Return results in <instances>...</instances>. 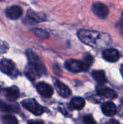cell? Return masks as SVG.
Wrapping results in <instances>:
<instances>
[{"instance_id":"cell-25","label":"cell","mask_w":123,"mask_h":124,"mask_svg":"<svg viewBox=\"0 0 123 124\" xmlns=\"http://www.w3.org/2000/svg\"><path fill=\"white\" fill-rule=\"evenodd\" d=\"M107 124H120V123H119L117 121H116V120H115V119H112V120L109 121Z\"/></svg>"},{"instance_id":"cell-24","label":"cell","mask_w":123,"mask_h":124,"mask_svg":"<svg viewBox=\"0 0 123 124\" xmlns=\"http://www.w3.org/2000/svg\"><path fill=\"white\" fill-rule=\"evenodd\" d=\"M28 124H45L41 121H29Z\"/></svg>"},{"instance_id":"cell-3","label":"cell","mask_w":123,"mask_h":124,"mask_svg":"<svg viewBox=\"0 0 123 124\" xmlns=\"http://www.w3.org/2000/svg\"><path fill=\"white\" fill-rule=\"evenodd\" d=\"M22 105L24 108L36 116H40L43 113L44 108L40 105L34 99H27L22 102Z\"/></svg>"},{"instance_id":"cell-14","label":"cell","mask_w":123,"mask_h":124,"mask_svg":"<svg viewBox=\"0 0 123 124\" xmlns=\"http://www.w3.org/2000/svg\"><path fill=\"white\" fill-rule=\"evenodd\" d=\"M20 110L17 104H9L0 100V111L7 113H17Z\"/></svg>"},{"instance_id":"cell-9","label":"cell","mask_w":123,"mask_h":124,"mask_svg":"<svg viewBox=\"0 0 123 124\" xmlns=\"http://www.w3.org/2000/svg\"><path fill=\"white\" fill-rule=\"evenodd\" d=\"M2 94L9 100L14 101L20 97V90L16 86L5 88L2 90Z\"/></svg>"},{"instance_id":"cell-26","label":"cell","mask_w":123,"mask_h":124,"mask_svg":"<svg viewBox=\"0 0 123 124\" xmlns=\"http://www.w3.org/2000/svg\"><path fill=\"white\" fill-rule=\"evenodd\" d=\"M120 73H121V74H122V76H123V65L120 67Z\"/></svg>"},{"instance_id":"cell-5","label":"cell","mask_w":123,"mask_h":124,"mask_svg":"<svg viewBox=\"0 0 123 124\" xmlns=\"http://www.w3.org/2000/svg\"><path fill=\"white\" fill-rule=\"evenodd\" d=\"M0 70L8 76L14 75L16 71L15 65L11 60L2 59L0 61Z\"/></svg>"},{"instance_id":"cell-22","label":"cell","mask_w":123,"mask_h":124,"mask_svg":"<svg viewBox=\"0 0 123 124\" xmlns=\"http://www.w3.org/2000/svg\"><path fill=\"white\" fill-rule=\"evenodd\" d=\"M116 28L120 32L121 36H123V14H122V17L116 24Z\"/></svg>"},{"instance_id":"cell-6","label":"cell","mask_w":123,"mask_h":124,"mask_svg":"<svg viewBox=\"0 0 123 124\" xmlns=\"http://www.w3.org/2000/svg\"><path fill=\"white\" fill-rule=\"evenodd\" d=\"M96 92L98 95L102 97L109 98V99H115L117 97V93L112 89L104 86L103 84H100L96 88Z\"/></svg>"},{"instance_id":"cell-27","label":"cell","mask_w":123,"mask_h":124,"mask_svg":"<svg viewBox=\"0 0 123 124\" xmlns=\"http://www.w3.org/2000/svg\"></svg>"},{"instance_id":"cell-18","label":"cell","mask_w":123,"mask_h":124,"mask_svg":"<svg viewBox=\"0 0 123 124\" xmlns=\"http://www.w3.org/2000/svg\"><path fill=\"white\" fill-rule=\"evenodd\" d=\"M93 62H94L93 56L91 54H88V53H86L84 55L83 61H82V63H83V68H84V70H86L88 68H90V67L93 64Z\"/></svg>"},{"instance_id":"cell-2","label":"cell","mask_w":123,"mask_h":124,"mask_svg":"<svg viewBox=\"0 0 123 124\" xmlns=\"http://www.w3.org/2000/svg\"><path fill=\"white\" fill-rule=\"evenodd\" d=\"M80 40L86 45L91 47H96L99 45V39H101V33L96 31L82 29L78 33Z\"/></svg>"},{"instance_id":"cell-17","label":"cell","mask_w":123,"mask_h":124,"mask_svg":"<svg viewBox=\"0 0 123 124\" xmlns=\"http://www.w3.org/2000/svg\"><path fill=\"white\" fill-rule=\"evenodd\" d=\"M27 15L29 19L32 20L34 22H41V21H43L46 20L44 15L41 13H37L32 10H28Z\"/></svg>"},{"instance_id":"cell-13","label":"cell","mask_w":123,"mask_h":124,"mask_svg":"<svg viewBox=\"0 0 123 124\" xmlns=\"http://www.w3.org/2000/svg\"><path fill=\"white\" fill-rule=\"evenodd\" d=\"M101 110L103 113L107 116H112L117 113V107L112 102H107L101 106Z\"/></svg>"},{"instance_id":"cell-1","label":"cell","mask_w":123,"mask_h":124,"mask_svg":"<svg viewBox=\"0 0 123 124\" xmlns=\"http://www.w3.org/2000/svg\"><path fill=\"white\" fill-rule=\"evenodd\" d=\"M27 56L28 57V66L26 68L25 74L29 79L33 81L46 73L45 65L34 52L28 49Z\"/></svg>"},{"instance_id":"cell-23","label":"cell","mask_w":123,"mask_h":124,"mask_svg":"<svg viewBox=\"0 0 123 124\" xmlns=\"http://www.w3.org/2000/svg\"><path fill=\"white\" fill-rule=\"evenodd\" d=\"M83 122L85 124H96L94 119L91 116H86L83 118Z\"/></svg>"},{"instance_id":"cell-10","label":"cell","mask_w":123,"mask_h":124,"mask_svg":"<svg viewBox=\"0 0 123 124\" xmlns=\"http://www.w3.org/2000/svg\"><path fill=\"white\" fill-rule=\"evenodd\" d=\"M7 16L12 20H17L20 18L22 15V9L21 7L17 5H13L6 9L5 12Z\"/></svg>"},{"instance_id":"cell-15","label":"cell","mask_w":123,"mask_h":124,"mask_svg":"<svg viewBox=\"0 0 123 124\" xmlns=\"http://www.w3.org/2000/svg\"><path fill=\"white\" fill-rule=\"evenodd\" d=\"M85 104H86V102H85L84 99H83L82 97H74L72 99V100L70 103V108L72 110H79L84 108Z\"/></svg>"},{"instance_id":"cell-11","label":"cell","mask_w":123,"mask_h":124,"mask_svg":"<svg viewBox=\"0 0 123 124\" xmlns=\"http://www.w3.org/2000/svg\"><path fill=\"white\" fill-rule=\"evenodd\" d=\"M54 86H55V89H56L57 93L61 97L67 98V97L70 96L71 90L70 89V88L67 85L62 83L61 81L57 80L54 83Z\"/></svg>"},{"instance_id":"cell-20","label":"cell","mask_w":123,"mask_h":124,"mask_svg":"<svg viewBox=\"0 0 123 124\" xmlns=\"http://www.w3.org/2000/svg\"><path fill=\"white\" fill-rule=\"evenodd\" d=\"M33 33L38 37L41 38V39H46L49 37V33L47 31L43 30V29H40V28H35L33 30Z\"/></svg>"},{"instance_id":"cell-16","label":"cell","mask_w":123,"mask_h":124,"mask_svg":"<svg viewBox=\"0 0 123 124\" xmlns=\"http://www.w3.org/2000/svg\"><path fill=\"white\" fill-rule=\"evenodd\" d=\"M92 76L95 81H96L100 84H103L107 82V78L104 70H96L92 72Z\"/></svg>"},{"instance_id":"cell-7","label":"cell","mask_w":123,"mask_h":124,"mask_svg":"<svg viewBox=\"0 0 123 124\" xmlns=\"http://www.w3.org/2000/svg\"><path fill=\"white\" fill-rule=\"evenodd\" d=\"M36 89H37L38 92L41 96L46 97V98L51 97L54 93V90H53L52 87L49 84H48L45 82L38 83L36 86Z\"/></svg>"},{"instance_id":"cell-4","label":"cell","mask_w":123,"mask_h":124,"mask_svg":"<svg viewBox=\"0 0 123 124\" xmlns=\"http://www.w3.org/2000/svg\"><path fill=\"white\" fill-rule=\"evenodd\" d=\"M92 12L99 18L105 19L109 15L108 7L101 2H96L92 5Z\"/></svg>"},{"instance_id":"cell-12","label":"cell","mask_w":123,"mask_h":124,"mask_svg":"<svg viewBox=\"0 0 123 124\" xmlns=\"http://www.w3.org/2000/svg\"><path fill=\"white\" fill-rule=\"evenodd\" d=\"M103 57L108 62H115L120 58V53L115 49H107L103 52Z\"/></svg>"},{"instance_id":"cell-21","label":"cell","mask_w":123,"mask_h":124,"mask_svg":"<svg viewBox=\"0 0 123 124\" xmlns=\"http://www.w3.org/2000/svg\"><path fill=\"white\" fill-rule=\"evenodd\" d=\"M9 50V45L8 44L4 41L0 40V53H6Z\"/></svg>"},{"instance_id":"cell-19","label":"cell","mask_w":123,"mask_h":124,"mask_svg":"<svg viewBox=\"0 0 123 124\" xmlns=\"http://www.w3.org/2000/svg\"><path fill=\"white\" fill-rule=\"evenodd\" d=\"M2 122L3 124H18L17 118L11 115L4 116L2 118Z\"/></svg>"},{"instance_id":"cell-8","label":"cell","mask_w":123,"mask_h":124,"mask_svg":"<svg viewBox=\"0 0 123 124\" xmlns=\"http://www.w3.org/2000/svg\"><path fill=\"white\" fill-rule=\"evenodd\" d=\"M65 67L67 70L74 72L78 73L84 70V68L82 63V61L76 60L74 59H69L65 62Z\"/></svg>"}]
</instances>
